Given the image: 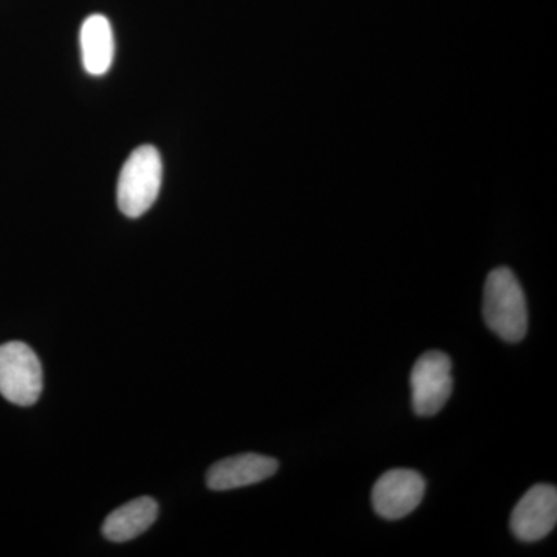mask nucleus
<instances>
[{
  "label": "nucleus",
  "instance_id": "nucleus-7",
  "mask_svg": "<svg viewBox=\"0 0 557 557\" xmlns=\"http://www.w3.org/2000/svg\"><path fill=\"white\" fill-rule=\"evenodd\" d=\"M276 458L260 454H240L220 460L209 468L207 485L212 491H231L256 485L276 474Z\"/></svg>",
  "mask_w": 557,
  "mask_h": 557
},
{
  "label": "nucleus",
  "instance_id": "nucleus-9",
  "mask_svg": "<svg viewBox=\"0 0 557 557\" xmlns=\"http://www.w3.org/2000/svg\"><path fill=\"white\" fill-rule=\"evenodd\" d=\"M159 516V505L153 498L139 497L110 512L102 523V534L110 542L132 541L148 531Z\"/></svg>",
  "mask_w": 557,
  "mask_h": 557
},
{
  "label": "nucleus",
  "instance_id": "nucleus-2",
  "mask_svg": "<svg viewBox=\"0 0 557 557\" xmlns=\"http://www.w3.org/2000/svg\"><path fill=\"white\" fill-rule=\"evenodd\" d=\"M163 182V161L159 149L141 146L131 153L120 172L116 201L126 218L138 219L152 208Z\"/></svg>",
  "mask_w": 557,
  "mask_h": 557
},
{
  "label": "nucleus",
  "instance_id": "nucleus-5",
  "mask_svg": "<svg viewBox=\"0 0 557 557\" xmlns=\"http://www.w3.org/2000/svg\"><path fill=\"white\" fill-rule=\"evenodd\" d=\"M424 491L426 482L420 472L413 469H391L373 486V509L383 519L406 518L421 504Z\"/></svg>",
  "mask_w": 557,
  "mask_h": 557
},
{
  "label": "nucleus",
  "instance_id": "nucleus-4",
  "mask_svg": "<svg viewBox=\"0 0 557 557\" xmlns=\"http://www.w3.org/2000/svg\"><path fill=\"white\" fill-rule=\"evenodd\" d=\"M412 406L418 417H434L453 394V361L445 351L421 355L410 373Z\"/></svg>",
  "mask_w": 557,
  "mask_h": 557
},
{
  "label": "nucleus",
  "instance_id": "nucleus-8",
  "mask_svg": "<svg viewBox=\"0 0 557 557\" xmlns=\"http://www.w3.org/2000/svg\"><path fill=\"white\" fill-rule=\"evenodd\" d=\"M81 53L86 72L102 76L109 72L115 54L112 25L102 14H91L81 27Z\"/></svg>",
  "mask_w": 557,
  "mask_h": 557
},
{
  "label": "nucleus",
  "instance_id": "nucleus-1",
  "mask_svg": "<svg viewBox=\"0 0 557 557\" xmlns=\"http://www.w3.org/2000/svg\"><path fill=\"white\" fill-rule=\"evenodd\" d=\"M483 319L491 332L507 343H520L528 332L525 293L507 267L487 274L483 288Z\"/></svg>",
  "mask_w": 557,
  "mask_h": 557
},
{
  "label": "nucleus",
  "instance_id": "nucleus-3",
  "mask_svg": "<svg viewBox=\"0 0 557 557\" xmlns=\"http://www.w3.org/2000/svg\"><path fill=\"white\" fill-rule=\"evenodd\" d=\"M42 394V366L21 341L0 346V395L17 406H33Z\"/></svg>",
  "mask_w": 557,
  "mask_h": 557
},
{
  "label": "nucleus",
  "instance_id": "nucleus-6",
  "mask_svg": "<svg viewBox=\"0 0 557 557\" xmlns=\"http://www.w3.org/2000/svg\"><path fill=\"white\" fill-rule=\"evenodd\" d=\"M557 522V491L552 485L530 487L512 509V534L522 542H537L555 530Z\"/></svg>",
  "mask_w": 557,
  "mask_h": 557
}]
</instances>
